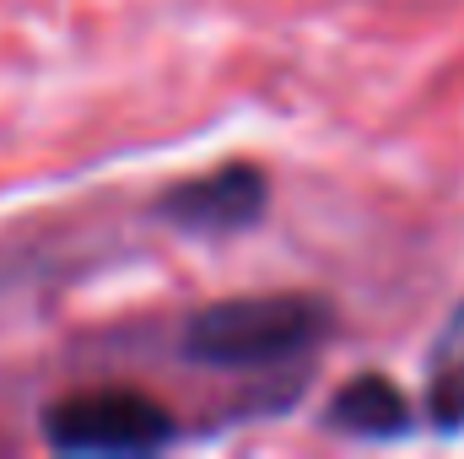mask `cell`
Masks as SVG:
<instances>
[{
	"label": "cell",
	"instance_id": "1",
	"mask_svg": "<svg viewBox=\"0 0 464 459\" xmlns=\"http://www.w3.org/2000/svg\"><path fill=\"white\" fill-rule=\"evenodd\" d=\"M335 336V308L319 292H254L200 303L179 325V356L211 373L303 367Z\"/></svg>",
	"mask_w": 464,
	"mask_h": 459
},
{
	"label": "cell",
	"instance_id": "2",
	"mask_svg": "<svg viewBox=\"0 0 464 459\" xmlns=\"http://www.w3.org/2000/svg\"><path fill=\"white\" fill-rule=\"evenodd\" d=\"M179 438V416L130 384L71 389L44 405V444L54 454H157Z\"/></svg>",
	"mask_w": 464,
	"mask_h": 459
},
{
	"label": "cell",
	"instance_id": "3",
	"mask_svg": "<svg viewBox=\"0 0 464 459\" xmlns=\"http://www.w3.org/2000/svg\"><path fill=\"white\" fill-rule=\"evenodd\" d=\"M265 211H270V173L248 157H232L222 168H206V173L168 184L151 206L157 222H168L184 238H211V243L259 228Z\"/></svg>",
	"mask_w": 464,
	"mask_h": 459
},
{
	"label": "cell",
	"instance_id": "4",
	"mask_svg": "<svg viewBox=\"0 0 464 459\" xmlns=\"http://www.w3.org/2000/svg\"><path fill=\"white\" fill-rule=\"evenodd\" d=\"M319 422H324L330 433H341V438L389 444V438H405V433L416 427V405H411V395H405L389 373L367 367V373L346 378V384L330 395V405H324Z\"/></svg>",
	"mask_w": 464,
	"mask_h": 459
},
{
	"label": "cell",
	"instance_id": "5",
	"mask_svg": "<svg viewBox=\"0 0 464 459\" xmlns=\"http://www.w3.org/2000/svg\"><path fill=\"white\" fill-rule=\"evenodd\" d=\"M427 422L438 433H464V303L427 351Z\"/></svg>",
	"mask_w": 464,
	"mask_h": 459
}]
</instances>
